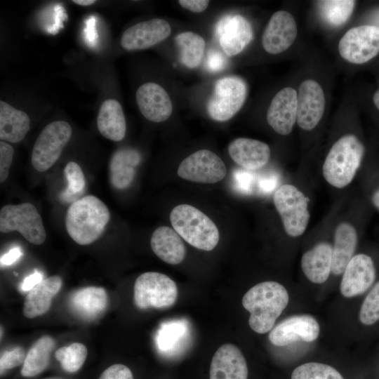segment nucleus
I'll return each instance as SVG.
<instances>
[{
  "label": "nucleus",
  "mask_w": 379,
  "mask_h": 379,
  "mask_svg": "<svg viewBox=\"0 0 379 379\" xmlns=\"http://www.w3.org/2000/svg\"><path fill=\"white\" fill-rule=\"evenodd\" d=\"M288 301V291L278 282L263 281L251 288L242 298L243 307L250 313L251 328L260 334L271 331Z\"/></svg>",
  "instance_id": "obj_1"
},
{
  "label": "nucleus",
  "mask_w": 379,
  "mask_h": 379,
  "mask_svg": "<svg viewBox=\"0 0 379 379\" xmlns=\"http://www.w3.org/2000/svg\"><path fill=\"white\" fill-rule=\"evenodd\" d=\"M109 218L107 206L98 197L86 195L69 206L65 215V227L77 244L88 245L102 235Z\"/></svg>",
  "instance_id": "obj_2"
},
{
  "label": "nucleus",
  "mask_w": 379,
  "mask_h": 379,
  "mask_svg": "<svg viewBox=\"0 0 379 379\" xmlns=\"http://www.w3.org/2000/svg\"><path fill=\"white\" fill-rule=\"evenodd\" d=\"M365 154V147L353 134L340 138L331 147L322 166L326 181L343 188L354 180Z\"/></svg>",
  "instance_id": "obj_3"
},
{
  "label": "nucleus",
  "mask_w": 379,
  "mask_h": 379,
  "mask_svg": "<svg viewBox=\"0 0 379 379\" xmlns=\"http://www.w3.org/2000/svg\"><path fill=\"white\" fill-rule=\"evenodd\" d=\"M170 220L180 237L198 249L212 251L219 241L220 234L215 224L193 206H176L171 212Z\"/></svg>",
  "instance_id": "obj_4"
},
{
  "label": "nucleus",
  "mask_w": 379,
  "mask_h": 379,
  "mask_svg": "<svg viewBox=\"0 0 379 379\" xmlns=\"http://www.w3.org/2000/svg\"><path fill=\"white\" fill-rule=\"evenodd\" d=\"M178 294L175 281L167 275L155 272L140 274L133 288L134 302L140 310L168 308L176 302Z\"/></svg>",
  "instance_id": "obj_5"
},
{
  "label": "nucleus",
  "mask_w": 379,
  "mask_h": 379,
  "mask_svg": "<svg viewBox=\"0 0 379 379\" xmlns=\"http://www.w3.org/2000/svg\"><path fill=\"white\" fill-rule=\"evenodd\" d=\"M285 232L291 237L304 234L310 220L309 199L293 185H281L273 197Z\"/></svg>",
  "instance_id": "obj_6"
},
{
  "label": "nucleus",
  "mask_w": 379,
  "mask_h": 379,
  "mask_svg": "<svg viewBox=\"0 0 379 379\" xmlns=\"http://www.w3.org/2000/svg\"><path fill=\"white\" fill-rule=\"evenodd\" d=\"M0 231L3 233L17 231L35 245L42 244L46 238L41 217L36 207L29 202L1 208Z\"/></svg>",
  "instance_id": "obj_7"
},
{
  "label": "nucleus",
  "mask_w": 379,
  "mask_h": 379,
  "mask_svg": "<svg viewBox=\"0 0 379 379\" xmlns=\"http://www.w3.org/2000/svg\"><path fill=\"white\" fill-rule=\"evenodd\" d=\"M246 94V84L241 78L230 76L218 79L206 106L209 117L217 121L230 119L243 106Z\"/></svg>",
  "instance_id": "obj_8"
},
{
  "label": "nucleus",
  "mask_w": 379,
  "mask_h": 379,
  "mask_svg": "<svg viewBox=\"0 0 379 379\" xmlns=\"http://www.w3.org/2000/svg\"><path fill=\"white\" fill-rule=\"evenodd\" d=\"M72 135V128L65 121L48 124L38 136L32 152L33 167L39 172L51 168L58 161Z\"/></svg>",
  "instance_id": "obj_9"
},
{
  "label": "nucleus",
  "mask_w": 379,
  "mask_h": 379,
  "mask_svg": "<svg viewBox=\"0 0 379 379\" xmlns=\"http://www.w3.org/2000/svg\"><path fill=\"white\" fill-rule=\"evenodd\" d=\"M338 51L345 60L365 63L379 53V27L361 25L351 28L340 39Z\"/></svg>",
  "instance_id": "obj_10"
},
{
  "label": "nucleus",
  "mask_w": 379,
  "mask_h": 379,
  "mask_svg": "<svg viewBox=\"0 0 379 379\" xmlns=\"http://www.w3.org/2000/svg\"><path fill=\"white\" fill-rule=\"evenodd\" d=\"M177 173L182 179L200 183H215L226 175L222 160L213 152L200 149L187 157L178 166Z\"/></svg>",
  "instance_id": "obj_11"
},
{
  "label": "nucleus",
  "mask_w": 379,
  "mask_h": 379,
  "mask_svg": "<svg viewBox=\"0 0 379 379\" xmlns=\"http://www.w3.org/2000/svg\"><path fill=\"white\" fill-rule=\"evenodd\" d=\"M319 331V324L314 317L309 314H297L275 326L268 338L272 344L282 347L297 342H313L318 338Z\"/></svg>",
  "instance_id": "obj_12"
},
{
  "label": "nucleus",
  "mask_w": 379,
  "mask_h": 379,
  "mask_svg": "<svg viewBox=\"0 0 379 379\" xmlns=\"http://www.w3.org/2000/svg\"><path fill=\"white\" fill-rule=\"evenodd\" d=\"M375 278L376 269L372 258L366 253L354 255L343 273L340 293L345 298L361 295L373 285Z\"/></svg>",
  "instance_id": "obj_13"
},
{
  "label": "nucleus",
  "mask_w": 379,
  "mask_h": 379,
  "mask_svg": "<svg viewBox=\"0 0 379 379\" xmlns=\"http://www.w3.org/2000/svg\"><path fill=\"white\" fill-rule=\"evenodd\" d=\"M171 32V25L164 19L142 21L124 31L121 46L129 51L147 49L165 40Z\"/></svg>",
  "instance_id": "obj_14"
},
{
  "label": "nucleus",
  "mask_w": 379,
  "mask_h": 379,
  "mask_svg": "<svg viewBox=\"0 0 379 379\" xmlns=\"http://www.w3.org/2000/svg\"><path fill=\"white\" fill-rule=\"evenodd\" d=\"M325 96L321 86L314 80L302 81L298 92L297 122L305 131L314 128L321 119Z\"/></svg>",
  "instance_id": "obj_15"
},
{
  "label": "nucleus",
  "mask_w": 379,
  "mask_h": 379,
  "mask_svg": "<svg viewBox=\"0 0 379 379\" xmlns=\"http://www.w3.org/2000/svg\"><path fill=\"white\" fill-rule=\"evenodd\" d=\"M219 43L230 57L240 53L251 41L253 29L246 18L241 15H228L216 25Z\"/></svg>",
  "instance_id": "obj_16"
},
{
  "label": "nucleus",
  "mask_w": 379,
  "mask_h": 379,
  "mask_svg": "<svg viewBox=\"0 0 379 379\" xmlns=\"http://www.w3.org/2000/svg\"><path fill=\"white\" fill-rule=\"evenodd\" d=\"M297 25L293 15L279 11L270 18L262 36L263 48L270 54L287 50L297 36Z\"/></svg>",
  "instance_id": "obj_17"
},
{
  "label": "nucleus",
  "mask_w": 379,
  "mask_h": 379,
  "mask_svg": "<svg viewBox=\"0 0 379 379\" xmlns=\"http://www.w3.org/2000/svg\"><path fill=\"white\" fill-rule=\"evenodd\" d=\"M298 93L291 87L279 91L272 98L267 112V121L277 133H291L297 121Z\"/></svg>",
  "instance_id": "obj_18"
},
{
  "label": "nucleus",
  "mask_w": 379,
  "mask_h": 379,
  "mask_svg": "<svg viewBox=\"0 0 379 379\" xmlns=\"http://www.w3.org/2000/svg\"><path fill=\"white\" fill-rule=\"evenodd\" d=\"M136 102L141 114L152 122H163L173 112L170 96L165 89L154 82H147L137 90Z\"/></svg>",
  "instance_id": "obj_19"
},
{
  "label": "nucleus",
  "mask_w": 379,
  "mask_h": 379,
  "mask_svg": "<svg viewBox=\"0 0 379 379\" xmlns=\"http://www.w3.org/2000/svg\"><path fill=\"white\" fill-rule=\"evenodd\" d=\"M248 367L240 350L225 344L214 354L210 366V379H247Z\"/></svg>",
  "instance_id": "obj_20"
},
{
  "label": "nucleus",
  "mask_w": 379,
  "mask_h": 379,
  "mask_svg": "<svg viewBox=\"0 0 379 379\" xmlns=\"http://www.w3.org/2000/svg\"><path fill=\"white\" fill-rule=\"evenodd\" d=\"M228 152L236 164L250 171L265 166L270 158V149L265 142L248 138L232 140Z\"/></svg>",
  "instance_id": "obj_21"
},
{
  "label": "nucleus",
  "mask_w": 379,
  "mask_h": 379,
  "mask_svg": "<svg viewBox=\"0 0 379 379\" xmlns=\"http://www.w3.org/2000/svg\"><path fill=\"white\" fill-rule=\"evenodd\" d=\"M358 243V234L354 225L343 222L335 228L332 246L331 272L335 275L343 273L354 256Z\"/></svg>",
  "instance_id": "obj_22"
},
{
  "label": "nucleus",
  "mask_w": 379,
  "mask_h": 379,
  "mask_svg": "<svg viewBox=\"0 0 379 379\" xmlns=\"http://www.w3.org/2000/svg\"><path fill=\"white\" fill-rule=\"evenodd\" d=\"M62 284L60 276L55 275L43 279L26 295L23 314L29 319L46 313L53 298L59 292Z\"/></svg>",
  "instance_id": "obj_23"
},
{
  "label": "nucleus",
  "mask_w": 379,
  "mask_h": 379,
  "mask_svg": "<svg viewBox=\"0 0 379 379\" xmlns=\"http://www.w3.org/2000/svg\"><path fill=\"white\" fill-rule=\"evenodd\" d=\"M150 246L154 254L166 263L178 265L185 259L186 249L180 236L168 226L159 227L154 231Z\"/></svg>",
  "instance_id": "obj_24"
},
{
  "label": "nucleus",
  "mask_w": 379,
  "mask_h": 379,
  "mask_svg": "<svg viewBox=\"0 0 379 379\" xmlns=\"http://www.w3.org/2000/svg\"><path fill=\"white\" fill-rule=\"evenodd\" d=\"M140 160V154L135 149L121 148L116 151L109 165L112 185L119 190L128 188L133 181Z\"/></svg>",
  "instance_id": "obj_25"
},
{
  "label": "nucleus",
  "mask_w": 379,
  "mask_h": 379,
  "mask_svg": "<svg viewBox=\"0 0 379 379\" xmlns=\"http://www.w3.org/2000/svg\"><path fill=\"white\" fill-rule=\"evenodd\" d=\"M332 246L320 242L306 251L301 258V267L305 277L312 283L325 282L331 272Z\"/></svg>",
  "instance_id": "obj_26"
},
{
  "label": "nucleus",
  "mask_w": 379,
  "mask_h": 379,
  "mask_svg": "<svg viewBox=\"0 0 379 379\" xmlns=\"http://www.w3.org/2000/svg\"><path fill=\"white\" fill-rule=\"evenodd\" d=\"M107 302V294L102 287H85L75 291L70 298L73 311L86 320L94 319L102 314Z\"/></svg>",
  "instance_id": "obj_27"
},
{
  "label": "nucleus",
  "mask_w": 379,
  "mask_h": 379,
  "mask_svg": "<svg viewBox=\"0 0 379 379\" xmlns=\"http://www.w3.org/2000/svg\"><path fill=\"white\" fill-rule=\"evenodd\" d=\"M97 126L105 138L115 142L124 139L126 124L122 107L117 100L108 99L102 102L97 117Z\"/></svg>",
  "instance_id": "obj_28"
},
{
  "label": "nucleus",
  "mask_w": 379,
  "mask_h": 379,
  "mask_svg": "<svg viewBox=\"0 0 379 379\" xmlns=\"http://www.w3.org/2000/svg\"><path fill=\"white\" fill-rule=\"evenodd\" d=\"M30 129V119L27 113L10 104L0 101V139L17 143L24 139Z\"/></svg>",
  "instance_id": "obj_29"
},
{
  "label": "nucleus",
  "mask_w": 379,
  "mask_h": 379,
  "mask_svg": "<svg viewBox=\"0 0 379 379\" xmlns=\"http://www.w3.org/2000/svg\"><path fill=\"white\" fill-rule=\"evenodd\" d=\"M55 347L54 340L49 335L39 338L31 347L22 364L20 373L31 378L43 372L48 366L50 356Z\"/></svg>",
  "instance_id": "obj_30"
},
{
  "label": "nucleus",
  "mask_w": 379,
  "mask_h": 379,
  "mask_svg": "<svg viewBox=\"0 0 379 379\" xmlns=\"http://www.w3.org/2000/svg\"><path fill=\"white\" fill-rule=\"evenodd\" d=\"M175 43L182 65L193 69L201 64L206 46L201 36L190 31L183 32L175 36Z\"/></svg>",
  "instance_id": "obj_31"
},
{
  "label": "nucleus",
  "mask_w": 379,
  "mask_h": 379,
  "mask_svg": "<svg viewBox=\"0 0 379 379\" xmlns=\"http://www.w3.org/2000/svg\"><path fill=\"white\" fill-rule=\"evenodd\" d=\"M355 5L354 1H320L319 6L321 16L332 26H340L350 17Z\"/></svg>",
  "instance_id": "obj_32"
},
{
  "label": "nucleus",
  "mask_w": 379,
  "mask_h": 379,
  "mask_svg": "<svg viewBox=\"0 0 379 379\" xmlns=\"http://www.w3.org/2000/svg\"><path fill=\"white\" fill-rule=\"evenodd\" d=\"M87 354L88 351L84 344L74 343L58 349L55 352V357L64 371L75 373L82 367Z\"/></svg>",
  "instance_id": "obj_33"
},
{
  "label": "nucleus",
  "mask_w": 379,
  "mask_h": 379,
  "mask_svg": "<svg viewBox=\"0 0 379 379\" xmlns=\"http://www.w3.org/2000/svg\"><path fill=\"white\" fill-rule=\"evenodd\" d=\"M64 174L67 181V187L61 194V199L73 203L79 199V197L85 189V176L80 166L74 161L67 164Z\"/></svg>",
  "instance_id": "obj_34"
},
{
  "label": "nucleus",
  "mask_w": 379,
  "mask_h": 379,
  "mask_svg": "<svg viewBox=\"0 0 379 379\" xmlns=\"http://www.w3.org/2000/svg\"><path fill=\"white\" fill-rule=\"evenodd\" d=\"M291 379H344L333 367L321 363L310 362L295 368Z\"/></svg>",
  "instance_id": "obj_35"
},
{
  "label": "nucleus",
  "mask_w": 379,
  "mask_h": 379,
  "mask_svg": "<svg viewBox=\"0 0 379 379\" xmlns=\"http://www.w3.org/2000/svg\"><path fill=\"white\" fill-rule=\"evenodd\" d=\"M361 324L370 326L379 320V281L366 296L359 314Z\"/></svg>",
  "instance_id": "obj_36"
},
{
  "label": "nucleus",
  "mask_w": 379,
  "mask_h": 379,
  "mask_svg": "<svg viewBox=\"0 0 379 379\" xmlns=\"http://www.w3.org/2000/svg\"><path fill=\"white\" fill-rule=\"evenodd\" d=\"M26 355L25 350L17 347L11 350L4 351L0 357L1 373L4 371L9 370L23 364Z\"/></svg>",
  "instance_id": "obj_37"
},
{
  "label": "nucleus",
  "mask_w": 379,
  "mask_h": 379,
  "mask_svg": "<svg viewBox=\"0 0 379 379\" xmlns=\"http://www.w3.org/2000/svg\"><path fill=\"white\" fill-rule=\"evenodd\" d=\"M14 149L8 143L0 142V182H4L8 178L9 169L13 162Z\"/></svg>",
  "instance_id": "obj_38"
},
{
  "label": "nucleus",
  "mask_w": 379,
  "mask_h": 379,
  "mask_svg": "<svg viewBox=\"0 0 379 379\" xmlns=\"http://www.w3.org/2000/svg\"><path fill=\"white\" fill-rule=\"evenodd\" d=\"M98 379H133V376L128 367L116 364L107 368Z\"/></svg>",
  "instance_id": "obj_39"
},
{
  "label": "nucleus",
  "mask_w": 379,
  "mask_h": 379,
  "mask_svg": "<svg viewBox=\"0 0 379 379\" xmlns=\"http://www.w3.org/2000/svg\"><path fill=\"white\" fill-rule=\"evenodd\" d=\"M207 67L212 72L222 70L226 65V60L222 53L218 51H211L207 58Z\"/></svg>",
  "instance_id": "obj_40"
},
{
  "label": "nucleus",
  "mask_w": 379,
  "mask_h": 379,
  "mask_svg": "<svg viewBox=\"0 0 379 379\" xmlns=\"http://www.w3.org/2000/svg\"><path fill=\"white\" fill-rule=\"evenodd\" d=\"M178 2L186 10L194 13H201L207 8L210 1L207 0H179Z\"/></svg>",
  "instance_id": "obj_41"
},
{
  "label": "nucleus",
  "mask_w": 379,
  "mask_h": 379,
  "mask_svg": "<svg viewBox=\"0 0 379 379\" xmlns=\"http://www.w3.org/2000/svg\"><path fill=\"white\" fill-rule=\"evenodd\" d=\"M42 280L43 274L38 270H35L32 274L25 278L20 284V290L28 293Z\"/></svg>",
  "instance_id": "obj_42"
},
{
  "label": "nucleus",
  "mask_w": 379,
  "mask_h": 379,
  "mask_svg": "<svg viewBox=\"0 0 379 379\" xmlns=\"http://www.w3.org/2000/svg\"><path fill=\"white\" fill-rule=\"evenodd\" d=\"M23 253L19 246L13 247L6 253L4 254L0 258L1 266L11 265L15 262L22 255Z\"/></svg>",
  "instance_id": "obj_43"
},
{
  "label": "nucleus",
  "mask_w": 379,
  "mask_h": 379,
  "mask_svg": "<svg viewBox=\"0 0 379 379\" xmlns=\"http://www.w3.org/2000/svg\"><path fill=\"white\" fill-rule=\"evenodd\" d=\"M371 201L374 208L379 211V185L372 192Z\"/></svg>",
  "instance_id": "obj_44"
},
{
  "label": "nucleus",
  "mask_w": 379,
  "mask_h": 379,
  "mask_svg": "<svg viewBox=\"0 0 379 379\" xmlns=\"http://www.w3.org/2000/svg\"><path fill=\"white\" fill-rule=\"evenodd\" d=\"M72 2L80 6H88L95 4L96 1L95 0H74Z\"/></svg>",
  "instance_id": "obj_45"
},
{
  "label": "nucleus",
  "mask_w": 379,
  "mask_h": 379,
  "mask_svg": "<svg viewBox=\"0 0 379 379\" xmlns=\"http://www.w3.org/2000/svg\"><path fill=\"white\" fill-rule=\"evenodd\" d=\"M371 20L375 23V26L379 27V10L373 14Z\"/></svg>",
  "instance_id": "obj_46"
},
{
  "label": "nucleus",
  "mask_w": 379,
  "mask_h": 379,
  "mask_svg": "<svg viewBox=\"0 0 379 379\" xmlns=\"http://www.w3.org/2000/svg\"><path fill=\"white\" fill-rule=\"evenodd\" d=\"M373 100L375 107L379 109V89L374 93Z\"/></svg>",
  "instance_id": "obj_47"
},
{
  "label": "nucleus",
  "mask_w": 379,
  "mask_h": 379,
  "mask_svg": "<svg viewBox=\"0 0 379 379\" xmlns=\"http://www.w3.org/2000/svg\"><path fill=\"white\" fill-rule=\"evenodd\" d=\"M46 379H60V378H46Z\"/></svg>",
  "instance_id": "obj_48"
}]
</instances>
